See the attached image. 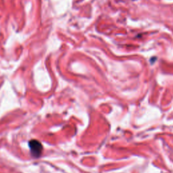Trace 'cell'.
<instances>
[{
	"mask_svg": "<svg viewBox=\"0 0 173 173\" xmlns=\"http://www.w3.org/2000/svg\"><path fill=\"white\" fill-rule=\"evenodd\" d=\"M30 152L34 158L39 157L43 152V146L39 141L36 139H32L28 142Z\"/></svg>",
	"mask_w": 173,
	"mask_h": 173,
	"instance_id": "cell-1",
	"label": "cell"
}]
</instances>
